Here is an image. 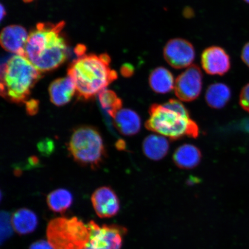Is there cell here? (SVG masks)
Masks as SVG:
<instances>
[{
  "label": "cell",
  "mask_w": 249,
  "mask_h": 249,
  "mask_svg": "<svg viewBox=\"0 0 249 249\" xmlns=\"http://www.w3.org/2000/svg\"><path fill=\"white\" fill-rule=\"evenodd\" d=\"M38 149L42 155L48 156L51 155L54 150V144L53 140L50 139H45L38 142Z\"/></svg>",
  "instance_id": "22"
},
{
  "label": "cell",
  "mask_w": 249,
  "mask_h": 249,
  "mask_svg": "<svg viewBox=\"0 0 249 249\" xmlns=\"http://www.w3.org/2000/svg\"><path fill=\"white\" fill-rule=\"evenodd\" d=\"M85 249H99L93 247H92V246L88 244L87 245V247L85 248Z\"/></svg>",
  "instance_id": "30"
},
{
  "label": "cell",
  "mask_w": 249,
  "mask_h": 249,
  "mask_svg": "<svg viewBox=\"0 0 249 249\" xmlns=\"http://www.w3.org/2000/svg\"><path fill=\"white\" fill-rule=\"evenodd\" d=\"M142 149L146 157L150 160H160L169 152V143L163 136L151 135L144 139Z\"/></svg>",
  "instance_id": "17"
},
{
  "label": "cell",
  "mask_w": 249,
  "mask_h": 249,
  "mask_svg": "<svg viewBox=\"0 0 249 249\" xmlns=\"http://www.w3.org/2000/svg\"><path fill=\"white\" fill-rule=\"evenodd\" d=\"M149 85L152 91L158 93H169L174 89L175 81L172 73L164 67H158L149 76Z\"/></svg>",
  "instance_id": "18"
},
{
  "label": "cell",
  "mask_w": 249,
  "mask_h": 249,
  "mask_svg": "<svg viewBox=\"0 0 249 249\" xmlns=\"http://www.w3.org/2000/svg\"><path fill=\"white\" fill-rule=\"evenodd\" d=\"M86 49L85 46L79 45V46H77L75 48L76 54L81 57V56L84 55V54H85L86 52Z\"/></svg>",
  "instance_id": "28"
},
{
  "label": "cell",
  "mask_w": 249,
  "mask_h": 249,
  "mask_svg": "<svg viewBox=\"0 0 249 249\" xmlns=\"http://www.w3.org/2000/svg\"><path fill=\"white\" fill-rule=\"evenodd\" d=\"M165 60L175 69L191 66L195 58V51L192 43L185 39H170L163 49Z\"/></svg>",
  "instance_id": "9"
},
{
  "label": "cell",
  "mask_w": 249,
  "mask_h": 249,
  "mask_svg": "<svg viewBox=\"0 0 249 249\" xmlns=\"http://www.w3.org/2000/svg\"><path fill=\"white\" fill-rule=\"evenodd\" d=\"M90 232L89 244L99 249H121L127 230L122 226L104 225L101 227L94 221L87 224Z\"/></svg>",
  "instance_id": "7"
},
{
  "label": "cell",
  "mask_w": 249,
  "mask_h": 249,
  "mask_svg": "<svg viewBox=\"0 0 249 249\" xmlns=\"http://www.w3.org/2000/svg\"><path fill=\"white\" fill-rule=\"evenodd\" d=\"M29 249H53L48 241L39 240L30 245Z\"/></svg>",
  "instance_id": "25"
},
{
  "label": "cell",
  "mask_w": 249,
  "mask_h": 249,
  "mask_svg": "<svg viewBox=\"0 0 249 249\" xmlns=\"http://www.w3.org/2000/svg\"><path fill=\"white\" fill-rule=\"evenodd\" d=\"M64 26V21L39 23L29 34L24 56L40 71L54 70L66 60L67 45L61 34Z\"/></svg>",
  "instance_id": "1"
},
{
  "label": "cell",
  "mask_w": 249,
  "mask_h": 249,
  "mask_svg": "<svg viewBox=\"0 0 249 249\" xmlns=\"http://www.w3.org/2000/svg\"><path fill=\"white\" fill-rule=\"evenodd\" d=\"M202 86V71L197 65L193 64L177 77L175 94L180 101H194L200 96Z\"/></svg>",
  "instance_id": "8"
},
{
  "label": "cell",
  "mask_w": 249,
  "mask_h": 249,
  "mask_svg": "<svg viewBox=\"0 0 249 249\" xmlns=\"http://www.w3.org/2000/svg\"><path fill=\"white\" fill-rule=\"evenodd\" d=\"M110 61L107 54L84 55L71 64L68 76L73 80L80 98H93L117 79L116 71L109 67Z\"/></svg>",
  "instance_id": "2"
},
{
  "label": "cell",
  "mask_w": 249,
  "mask_h": 249,
  "mask_svg": "<svg viewBox=\"0 0 249 249\" xmlns=\"http://www.w3.org/2000/svg\"><path fill=\"white\" fill-rule=\"evenodd\" d=\"M23 1L26 2H30L34 1V0H23Z\"/></svg>",
  "instance_id": "31"
},
{
  "label": "cell",
  "mask_w": 249,
  "mask_h": 249,
  "mask_svg": "<svg viewBox=\"0 0 249 249\" xmlns=\"http://www.w3.org/2000/svg\"><path fill=\"white\" fill-rule=\"evenodd\" d=\"M241 58L245 64L249 67V42L246 44L243 48Z\"/></svg>",
  "instance_id": "27"
},
{
  "label": "cell",
  "mask_w": 249,
  "mask_h": 249,
  "mask_svg": "<svg viewBox=\"0 0 249 249\" xmlns=\"http://www.w3.org/2000/svg\"><path fill=\"white\" fill-rule=\"evenodd\" d=\"M26 109L29 116H35L39 110V102L36 99H31L26 101Z\"/></svg>",
  "instance_id": "24"
},
{
  "label": "cell",
  "mask_w": 249,
  "mask_h": 249,
  "mask_svg": "<svg viewBox=\"0 0 249 249\" xmlns=\"http://www.w3.org/2000/svg\"><path fill=\"white\" fill-rule=\"evenodd\" d=\"M5 9L4 7H3L2 4L1 5V20L3 19V18L5 17Z\"/></svg>",
  "instance_id": "29"
},
{
  "label": "cell",
  "mask_w": 249,
  "mask_h": 249,
  "mask_svg": "<svg viewBox=\"0 0 249 249\" xmlns=\"http://www.w3.org/2000/svg\"><path fill=\"white\" fill-rule=\"evenodd\" d=\"M231 90L223 83H214L208 87L205 100L212 108L220 109L225 107L231 98Z\"/></svg>",
  "instance_id": "19"
},
{
  "label": "cell",
  "mask_w": 249,
  "mask_h": 249,
  "mask_svg": "<svg viewBox=\"0 0 249 249\" xmlns=\"http://www.w3.org/2000/svg\"><path fill=\"white\" fill-rule=\"evenodd\" d=\"M134 67L132 65L125 64L121 68V73L125 77H131L134 74Z\"/></svg>",
  "instance_id": "26"
},
{
  "label": "cell",
  "mask_w": 249,
  "mask_h": 249,
  "mask_svg": "<svg viewBox=\"0 0 249 249\" xmlns=\"http://www.w3.org/2000/svg\"><path fill=\"white\" fill-rule=\"evenodd\" d=\"M29 36L24 27L18 25H11L1 31V45L5 51L24 56Z\"/></svg>",
  "instance_id": "12"
},
{
  "label": "cell",
  "mask_w": 249,
  "mask_h": 249,
  "mask_svg": "<svg viewBox=\"0 0 249 249\" xmlns=\"http://www.w3.org/2000/svg\"><path fill=\"white\" fill-rule=\"evenodd\" d=\"M113 118L115 126L124 135H135L141 129V119L139 114L131 109H121Z\"/></svg>",
  "instance_id": "14"
},
{
  "label": "cell",
  "mask_w": 249,
  "mask_h": 249,
  "mask_svg": "<svg viewBox=\"0 0 249 249\" xmlns=\"http://www.w3.org/2000/svg\"><path fill=\"white\" fill-rule=\"evenodd\" d=\"M68 150L76 162L92 169L99 166L105 155L100 133L89 126H81L74 130L68 143Z\"/></svg>",
  "instance_id": "6"
},
{
  "label": "cell",
  "mask_w": 249,
  "mask_h": 249,
  "mask_svg": "<svg viewBox=\"0 0 249 249\" xmlns=\"http://www.w3.org/2000/svg\"><path fill=\"white\" fill-rule=\"evenodd\" d=\"M12 228L19 235H27L34 232L38 226V217L33 211L20 208L11 216Z\"/></svg>",
  "instance_id": "15"
},
{
  "label": "cell",
  "mask_w": 249,
  "mask_h": 249,
  "mask_svg": "<svg viewBox=\"0 0 249 249\" xmlns=\"http://www.w3.org/2000/svg\"><path fill=\"white\" fill-rule=\"evenodd\" d=\"M46 201L50 210L54 213H62L72 204L73 196L67 189H58L50 193L47 196Z\"/></svg>",
  "instance_id": "20"
},
{
  "label": "cell",
  "mask_w": 249,
  "mask_h": 249,
  "mask_svg": "<svg viewBox=\"0 0 249 249\" xmlns=\"http://www.w3.org/2000/svg\"><path fill=\"white\" fill-rule=\"evenodd\" d=\"M76 92L75 85L69 76L54 80L49 89L51 101L57 107L69 103Z\"/></svg>",
  "instance_id": "13"
},
{
  "label": "cell",
  "mask_w": 249,
  "mask_h": 249,
  "mask_svg": "<svg viewBox=\"0 0 249 249\" xmlns=\"http://www.w3.org/2000/svg\"><path fill=\"white\" fill-rule=\"evenodd\" d=\"M40 77V71L25 56H12L1 65V94L16 104L26 102Z\"/></svg>",
  "instance_id": "4"
},
{
  "label": "cell",
  "mask_w": 249,
  "mask_h": 249,
  "mask_svg": "<svg viewBox=\"0 0 249 249\" xmlns=\"http://www.w3.org/2000/svg\"><path fill=\"white\" fill-rule=\"evenodd\" d=\"M245 2H247V3H249V0H244Z\"/></svg>",
  "instance_id": "32"
},
{
  "label": "cell",
  "mask_w": 249,
  "mask_h": 249,
  "mask_svg": "<svg viewBox=\"0 0 249 249\" xmlns=\"http://www.w3.org/2000/svg\"><path fill=\"white\" fill-rule=\"evenodd\" d=\"M201 62L205 72L211 75L223 76L231 67L229 54L219 46L205 49L201 54Z\"/></svg>",
  "instance_id": "11"
},
{
  "label": "cell",
  "mask_w": 249,
  "mask_h": 249,
  "mask_svg": "<svg viewBox=\"0 0 249 249\" xmlns=\"http://www.w3.org/2000/svg\"><path fill=\"white\" fill-rule=\"evenodd\" d=\"M99 101L103 108L114 118L118 111L122 109L123 102L116 92L105 89L99 93Z\"/></svg>",
  "instance_id": "21"
},
{
  "label": "cell",
  "mask_w": 249,
  "mask_h": 249,
  "mask_svg": "<svg viewBox=\"0 0 249 249\" xmlns=\"http://www.w3.org/2000/svg\"><path fill=\"white\" fill-rule=\"evenodd\" d=\"M239 104L245 111L249 113V84L246 85L242 89L239 97Z\"/></svg>",
  "instance_id": "23"
},
{
  "label": "cell",
  "mask_w": 249,
  "mask_h": 249,
  "mask_svg": "<svg viewBox=\"0 0 249 249\" xmlns=\"http://www.w3.org/2000/svg\"><path fill=\"white\" fill-rule=\"evenodd\" d=\"M48 241L53 249H85L90 240L88 226L76 217H60L50 221Z\"/></svg>",
  "instance_id": "5"
},
{
  "label": "cell",
  "mask_w": 249,
  "mask_h": 249,
  "mask_svg": "<svg viewBox=\"0 0 249 249\" xmlns=\"http://www.w3.org/2000/svg\"><path fill=\"white\" fill-rule=\"evenodd\" d=\"M201 153L195 145L186 144L176 149L173 155V160L177 166L183 169H191L200 163Z\"/></svg>",
  "instance_id": "16"
},
{
  "label": "cell",
  "mask_w": 249,
  "mask_h": 249,
  "mask_svg": "<svg viewBox=\"0 0 249 249\" xmlns=\"http://www.w3.org/2000/svg\"><path fill=\"white\" fill-rule=\"evenodd\" d=\"M91 201L96 214L102 219L116 216L120 209L119 198L113 190L107 186L96 189L93 193Z\"/></svg>",
  "instance_id": "10"
},
{
  "label": "cell",
  "mask_w": 249,
  "mask_h": 249,
  "mask_svg": "<svg viewBox=\"0 0 249 249\" xmlns=\"http://www.w3.org/2000/svg\"><path fill=\"white\" fill-rule=\"evenodd\" d=\"M148 112L149 118L145 124L148 130L173 140L185 136L197 138V124L180 101L171 99L163 105L153 104Z\"/></svg>",
  "instance_id": "3"
}]
</instances>
